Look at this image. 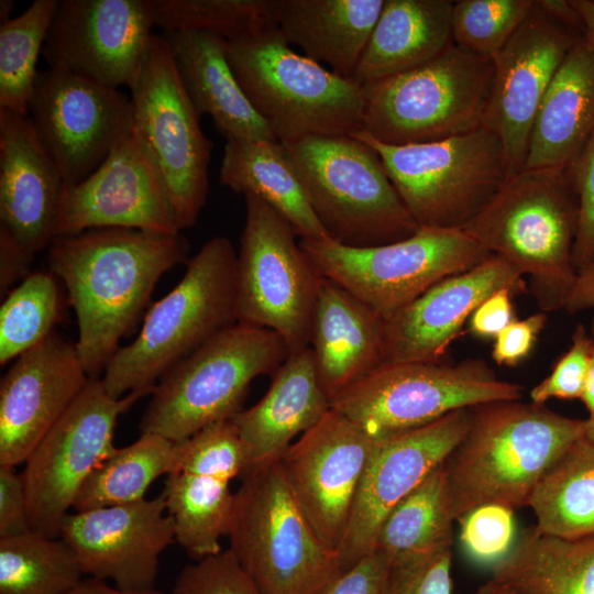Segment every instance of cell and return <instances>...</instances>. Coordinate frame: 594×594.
I'll return each mask as SVG.
<instances>
[{"label":"cell","mask_w":594,"mask_h":594,"mask_svg":"<svg viewBox=\"0 0 594 594\" xmlns=\"http://www.w3.org/2000/svg\"><path fill=\"white\" fill-rule=\"evenodd\" d=\"M188 250L180 233L124 228L92 229L53 240L47 264L76 314V348L90 378L101 377L161 276L186 262Z\"/></svg>","instance_id":"obj_1"},{"label":"cell","mask_w":594,"mask_h":594,"mask_svg":"<svg viewBox=\"0 0 594 594\" xmlns=\"http://www.w3.org/2000/svg\"><path fill=\"white\" fill-rule=\"evenodd\" d=\"M585 428L586 419L520 399L473 407L468 432L442 464L453 519L482 504L528 506L543 475Z\"/></svg>","instance_id":"obj_2"},{"label":"cell","mask_w":594,"mask_h":594,"mask_svg":"<svg viewBox=\"0 0 594 594\" xmlns=\"http://www.w3.org/2000/svg\"><path fill=\"white\" fill-rule=\"evenodd\" d=\"M579 200L566 169H524L508 177L462 230L529 276L543 312L563 309L576 277Z\"/></svg>","instance_id":"obj_3"},{"label":"cell","mask_w":594,"mask_h":594,"mask_svg":"<svg viewBox=\"0 0 594 594\" xmlns=\"http://www.w3.org/2000/svg\"><path fill=\"white\" fill-rule=\"evenodd\" d=\"M237 252L215 237L186 261L182 279L146 312L136 338L100 377L116 398L152 394L158 381L212 337L237 323Z\"/></svg>","instance_id":"obj_4"},{"label":"cell","mask_w":594,"mask_h":594,"mask_svg":"<svg viewBox=\"0 0 594 594\" xmlns=\"http://www.w3.org/2000/svg\"><path fill=\"white\" fill-rule=\"evenodd\" d=\"M227 43L240 86L280 143L363 131V86L296 53L278 26Z\"/></svg>","instance_id":"obj_5"},{"label":"cell","mask_w":594,"mask_h":594,"mask_svg":"<svg viewBox=\"0 0 594 594\" xmlns=\"http://www.w3.org/2000/svg\"><path fill=\"white\" fill-rule=\"evenodd\" d=\"M234 492L229 550L261 594H322L343 572L295 502L279 458L250 466Z\"/></svg>","instance_id":"obj_6"},{"label":"cell","mask_w":594,"mask_h":594,"mask_svg":"<svg viewBox=\"0 0 594 594\" xmlns=\"http://www.w3.org/2000/svg\"><path fill=\"white\" fill-rule=\"evenodd\" d=\"M282 144L331 240L370 248L420 229L369 144L352 135H308Z\"/></svg>","instance_id":"obj_7"},{"label":"cell","mask_w":594,"mask_h":594,"mask_svg":"<svg viewBox=\"0 0 594 594\" xmlns=\"http://www.w3.org/2000/svg\"><path fill=\"white\" fill-rule=\"evenodd\" d=\"M273 330L237 322L170 369L156 384L142 416V433L178 442L241 409L250 384L274 375L288 358Z\"/></svg>","instance_id":"obj_8"},{"label":"cell","mask_w":594,"mask_h":594,"mask_svg":"<svg viewBox=\"0 0 594 594\" xmlns=\"http://www.w3.org/2000/svg\"><path fill=\"white\" fill-rule=\"evenodd\" d=\"M492 58L453 42L438 56L363 86V131L388 145L427 143L482 127Z\"/></svg>","instance_id":"obj_9"},{"label":"cell","mask_w":594,"mask_h":594,"mask_svg":"<svg viewBox=\"0 0 594 594\" xmlns=\"http://www.w3.org/2000/svg\"><path fill=\"white\" fill-rule=\"evenodd\" d=\"M352 136L378 154L420 228L462 230L508 178L503 144L484 127L440 141L406 145L384 144L364 131Z\"/></svg>","instance_id":"obj_10"},{"label":"cell","mask_w":594,"mask_h":594,"mask_svg":"<svg viewBox=\"0 0 594 594\" xmlns=\"http://www.w3.org/2000/svg\"><path fill=\"white\" fill-rule=\"evenodd\" d=\"M522 387L497 378L482 359L383 363L330 399V408L378 440L428 425L452 411L518 400Z\"/></svg>","instance_id":"obj_11"},{"label":"cell","mask_w":594,"mask_h":594,"mask_svg":"<svg viewBox=\"0 0 594 594\" xmlns=\"http://www.w3.org/2000/svg\"><path fill=\"white\" fill-rule=\"evenodd\" d=\"M319 274L351 293L385 321L439 280L491 255L460 229L420 228L385 245L352 248L330 238H300Z\"/></svg>","instance_id":"obj_12"},{"label":"cell","mask_w":594,"mask_h":594,"mask_svg":"<svg viewBox=\"0 0 594 594\" xmlns=\"http://www.w3.org/2000/svg\"><path fill=\"white\" fill-rule=\"evenodd\" d=\"M237 253V321L278 333L289 354L310 345L321 275L296 242L293 226L253 195Z\"/></svg>","instance_id":"obj_13"},{"label":"cell","mask_w":594,"mask_h":594,"mask_svg":"<svg viewBox=\"0 0 594 594\" xmlns=\"http://www.w3.org/2000/svg\"><path fill=\"white\" fill-rule=\"evenodd\" d=\"M133 127L162 177L178 229L193 227L206 205L212 142L200 127L164 35H154L132 86Z\"/></svg>","instance_id":"obj_14"},{"label":"cell","mask_w":594,"mask_h":594,"mask_svg":"<svg viewBox=\"0 0 594 594\" xmlns=\"http://www.w3.org/2000/svg\"><path fill=\"white\" fill-rule=\"evenodd\" d=\"M144 395L112 397L100 377L86 387L26 459L21 473L31 529L59 537L64 517L97 466L114 450L119 417Z\"/></svg>","instance_id":"obj_15"},{"label":"cell","mask_w":594,"mask_h":594,"mask_svg":"<svg viewBox=\"0 0 594 594\" xmlns=\"http://www.w3.org/2000/svg\"><path fill=\"white\" fill-rule=\"evenodd\" d=\"M28 118L65 186L87 178L133 127L130 97L50 67L37 73Z\"/></svg>","instance_id":"obj_16"},{"label":"cell","mask_w":594,"mask_h":594,"mask_svg":"<svg viewBox=\"0 0 594 594\" xmlns=\"http://www.w3.org/2000/svg\"><path fill=\"white\" fill-rule=\"evenodd\" d=\"M581 36L536 0L520 26L492 58L494 75L482 127L501 140L508 177L524 170L540 105L559 66Z\"/></svg>","instance_id":"obj_17"},{"label":"cell","mask_w":594,"mask_h":594,"mask_svg":"<svg viewBox=\"0 0 594 594\" xmlns=\"http://www.w3.org/2000/svg\"><path fill=\"white\" fill-rule=\"evenodd\" d=\"M154 26L151 0H59L42 54L50 68L131 89Z\"/></svg>","instance_id":"obj_18"},{"label":"cell","mask_w":594,"mask_h":594,"mask_svg":"<svg viewBox=\"0 0 594 594\" xmlns=\"http://www.w3.org/2000/svg\"><path fill=\"white\" fill-rule=\"evenodd\" d=\"M376 439L330 410L279 457L287 486L326 547L343 539Z\"/></svg>","instance_id":"obj_19"},{"label":"cell","mask_w":594,"mask_h":594,"mask_svg":"<svg viewBox=\"0 0 594 594\" xmlns=\"http://www.w3.org/2000/svg\"><path fill=\"white\" fill-rule=\"evenodd\" d=\"M472 408L376 440L338 549L342 570L374 550L389 512L438 468L468 432Z\"/></svg>","instance_id":"obj_20"},{"label":"cell","mask_w":594,"mask_h":594,"mask_svg":"<svg viewBox=\"0 0 594 594\" xmlns=\"http://www.w3.org/2000/svg\"><path fill=\"white\" fill-rule=\"evenodd\" d=\"M103 228L180 233L158 169L134 127L96 170L64 188L56 238Z\"/></svg>","instance_id":"obj_21"},{"label":"cell","mask_w":594,"mask_h":594,"mask_svg":"<svg viewBox=\"0 0 594 594\" xmlns=\"http://www.w3.org/2000/svg\"><path fill=\"white\" fill-rule=\"evenodd\" d=\"M59 537L75 552L84 574L111 580L127 591L155 587L160 557L176 541L174 521L162 494L68 513Z\"/></svg>","instance_id":"obj_22"},{"label":"cell","mask_w":594,"mask_h":594,"mask_svg":"<svg viewBox=\"0 0 594 594\" xmlns=\"http://www.w3.org/2000/svg\"><path fill=\"white\" fill-rule=\"evenodd\" d=\"M76 343L53 332L0 382V465L24 463L88 384Z\"/></svg>","instance_id":"obj_23"},{"label":"cell","mask_w":594,"mask_h":594,"mask_svg":"<svg viewBox=\"0 0 594 594\" xmlns=\"http://www.w3.org/2000/svg\"><path fill=\"white\" fill-rule=\"evenodd\" d=\"M501 288L526 292L524 275L497 255L448 276L385 321L384 363L441 362L475 308Z\"/></svg>","instance_id":"obj_24"},{"label":"cell","mask_w":594,"mask_h":594,"mask_svg":"<svg viewBox=\"0 0 594 594\" xmlns=\"http://www.w3.org/2000/svg\"><path fill=\"white\" fill-rule=\"evenodd\" d=\"M64 188L28 116L0 109V226L34 256L56 238Z\"/></svg>","instance_id":"obj_25"},{"label":"cell","mask_w":594,"mask_h":594,"mask_svg":"<svg viewBox=\"0 0 594 594\" xmlns=\"http://www.w3.org/2000/svg\"><path fill=\"white\" fill-rule=\"evenodd\" d=\"M384 328L377 312L321 276L309 348L330 399L384 363Z\"/></svg>","instance_id":"obj_26"},{"label":"cell","mask_w":594,"mask_h":594,"mask_svg":"<svg viewBox=\"0 0 594 594\" xmlns=\"http://www.w3.org/2000/svg\"><path fill=\"white\" fill-rule=\"evenodd\" d=\"M329 410L330 398L310 348L289 354L264 396L231 418L244 444L249 468L278 459L297 435L314 427Z\"/></svg>","instance_id":"obj_27"},{"label":"cell","mask_w":594,"mask_h":594,"mask_svg":"<svg viewBox=\"0 0 594 594\" xmlns=\"http://www.w3.org/2000/svg\"><path fill=\"white\" fill-rule=\"evenodd\" d=\"M177 70L198 113L237 140L278 141L240 86L224 38L197 31L164 33Z\"/></svg>","instance_id":"obj_28"},{"label":"cell","mask_w":594,"mask_h":594,"mask_svg":"<svg viewBox=\"0 0 594 594\" xmlns=\"http://www.w3.org/2000/svg\"><path fill=\"white\" fill-rule=\"evenodd\" d=\"M594 134V46L581 36L537 113L524 169H566Z\"/></svg>","instance_id":"obj_29"},{"label":"cell","mask_w":594,"mask_h":594,"mask_svg":"<svg viewBox=\"0 0 594 594\" xmlns=\"http://www.w3.org/2000/svg\"><path fill=\"white\" fill-rule=\"evenodd\" d=\"M384 0H282L278 30L289 45L353 79Z\"/></svg>","instance_id":"obj_30"},{"label":"cell","mask_w":594,"mask_h":594,"mask_svg":"<svg viewBox=\"0 0 594 594\" xmlns=\"http://www.w3.org/2000/svg\"><path fill=\"white\" fill-rule=\"evenodd\" d=\"M451 0H384L353 80L364 86L422 65L452 43Z\"/></svg>","instance_id":"obj_31"},{"label":"cell","mask_w":594,"mask_h":594,"mask_svg":"<svg viewBox=\"0 0 594 594\" xmlns=\"http://www.w3.org/2000/svg\"><path fill=\"white\" fill-rule=\"evenodd\" d=\"M219 182L235 193L253 195L266 202L300 238L327 237L298 170L279 141L226 140Z\"/></svg>","instance_id":"obj_32"},{"label":"cell","mask_w":594,"mask_h":594,"mask_svg":"<svg viewBox=\"0 0 594 594\" xmlns=\"http://www.w3.org/2000/svg\"><path fill=\"white\" fill-rule=\"evenodd\" d=\"M492 579L515 594H594V537L565 539L524 529L492 565Z\"/></svg>","instance_id":"obj_33"},{"label":"cell","mask_w":594,"mask_h":594,"mask_svg":"<svg viewBox=\"0 0 594 594\" xmlns=\"http://www.w3.org/2000/svg\"><path fill=\"white\" fill-rule=\"evenodd\" d=\"M528 507L541 532L594 537V443L585 436L574 442L543 475Z\"/></svg>","instance_id":"obj_34"},{"label":"cell","mask_w":594,"mask_h":594,"mask_svg":"<svg viewBox=\"0 0 594 594\" xmlns=\"http://www.w3.org/2000/svg\"><path fill=\"white\" fill-rule=\"evenodd\" d=\"M161 494L174 521L175 540L191 559L222 551L220 540L228 535L234 503L229 482L172 473Z\"/></svg>","instance_id":"obj_35"},{"label":"cell","mask_w":594,"mask_h":594,"mask_svg":"<svg viewBox=\"0 0 594 594\" xmlns=\"http://www.w3.org/2000/svg\"><path fill=\"white\" fill-rule=\"evenodd\" d=\"M442 464L400 501L381 525L374 549L392 562L451 549L455 520L448 504Z\"/></svg>","instance_id":"obj_36"},{"label":"cell","mask_w":594,"mask_h":594,"mask_svg":"<svg viewBox=\"0 0 594 594\" xmlns=\"http://www.w3.org/2000/svg\"><path fill=\"white\" fill-rule=\"evenodd\" d=\"M174 442L154 433H141L133 443L114 448L81 487L73 509L89 510L134 503L145 498L151 484L172 474Z\"/></svg>","instance_id":"obj_37"},{"label":"cell","mask_w":594,"mask_h":594,"mask_svg":"<svg viewBox=\"0 0 594 594\" xmlns=\"http://www.w3.org/2000/svg\"><path fill=\"white\" fill-rule=\"evenodd\" d=\"M82 574L61 537L31 531L0 538V594H67Z\"/></svg>","instance_id":"obj_38"},{"label":"cell","mask_w":594,"mask_h":594,"mask_svg":"<svg viewBox=\"0 0 594 594\" xmlns=\"http://www.w3.org/2000/svg\"><path fill=\"white\" fill-rule=\"evenodd\" d=\"M59 0H35L0 23V109L28 116L29 100Z\"/></svg>","instance_id":"obj_39"},{"label":"cell","mask_w":594,"mask_h":594,"mask_svg":"<svg viewBox=\"0 0 594 594\" xmlns=\"http://www.w3.org/2000/svg\"><path fill=\"white\" fill-rule=\"evenodd\" d=\"M57 277L30 273L0 306V365L4 366L48 338L62 314Z\"/></svg>","instance_id":"obj_40"},{"label":"cell","mask_w":594,"mask_h":594,"mask_svg":"<svg viewBox=\"0 0 594 594\" xmlns=\"http://www.w3.org/2000/svg\"><path fill=\"white\" fill-rule=\"evenodd\" d=\"M164 33L197 31L226 41L277 26L282 0H151Z\"/></svg>","instance_id":"obj_41"},{"label":"cell","mask_w":594,"mask_h":594,"mask_svg":"<svg viewBox=\"0 0 594 594\" xmlns=\"http://www.w3.org/2000/svg\"><path fill=\"white\" fill-rule=\"evenodd\" d=\"M535 0H459L451 19L452 42L493 58L529 14Z\"/></svg>","instance_id":"obj_42"},{"label":"cell","mask_w":594,"mask_h":594,"mask_svg":"<svg viewBox=\"0 0 594 594\" xmlns=\"http://www.w3.org/2000/svg\"><path fill=\"white\" fill-rule=\"evenodd\" d=\"M249 468L244 444L231 418L211 424L174 442L173 473L213 477L230 483Z\"/></svg>","instance_id":"obj_43"},{"label":"cell","mask_w":594,"mask_h":594,"mask_svg":"<svg viewBox=\"0 0 594 594\" xmlns=\"http://www.w3.org/2000/svg\"><path fill=\"white\" fill-rule=\"evenodd\" d=\"M460 540L472 560L492 565L503 559L515 543L514 509L488 503L479 505L457 520Z\"/></svg>","instance_id":"obj_44"},{"label":"cell","mask_w":594,"mask_h":594,"mask_svg":"<svg viewBox=\"0 0 594 594\" xmlns=\"http://www.w3.org/2000/svg\"><path fill=\"white\" fill-rule=\"evenodd\" d=\"M173 594H261L227 549L187 564L178 573Z\"/></svg>","instance_id":"obj_45"},{"label":"cell","mask_w":594,"mask_h":594,"mask_svg":"<svg viewBox=\"0 0 594 594\" xmlns=\"http://www.w3.org/2000/svg\"><path fill=\"white\" fill-rule=\"evenodd\" d=\"M592 351V337L583 324H578L569 350L556 362L551 373L535 385L530 400L544 405L551 398L576 399L584 393Z\"/></svg>","instance_id":"obj_46"},{"label":"cell","mask_w":594,"mask_h":594,"mask_svg":"<svg viewBox=\"0 0 594 594\" xmlns=\"http://www.w3.org/2000/svg\"><path fill=\"white\" fill-rule=\"evenodd\" d=\"M451 549L392 562L383 594H452Z\"/></svg>","instance_id":"obj_47"},{"label":"cell","mask_w":594,"mask_h":594,"mask_svg":"<svg viewBox=\"0 0 594 594\" xmlns=\"http://www.w3.org/2000/svg\"><path fill=\"white\" fill-rule=\"evenodd\" d=\"M566 172L579 200V227L572 255L578 273L594 261V134Z\"/></svg>","instance_id":"obj_48"},{"label":"cell","mask_w":594,"mask_h":594,"mask_svg":"<svg viewBox=\"0 0 594 594\" xmlns=\"http://www.w3.org/2000/svg\"><path fill=\"white\" fill-rule=\"evenodd\" d=\"M391 559L374 549L340 573L322 594H383Z\"/></svg>","instance_id":"obj_49"},{"label":"cell","mask_w":594,"mask_h":594,"mask_svg":"<svg viewBox=\"0 0 594 594\" xmlns=\"http://www.w3.org/2000/svg\"><path fill=\"white\" fill-rule=\"evenodd\" d=\"M547 322L543 311L514 320L496 337L492 359L497 365L516 366L531 352Z\"/></svg>","instance_id":"obj_50"},{"label":"cell","mask_w":594,"mask_h":594,"mask_svg":"<svg viewBox=\"0 0 594 594\" xmlns=\"http://www.w3.org/2000/svg\"><path fill=\"white\" fill-rule=\"evenodd\" d=\"M28 499L21 473L0 465V538L31 532Z\"/></svg>","instance_id":"obj_51"},{"label":"cell","mask_w":594,"mask_h":594,"mask_svg":"<svg viewBox=\"0 0 594 594\" xmlns=\"http://www.w3.org/2000/svg\"><path fill=\"white\" fill-rule=\"evenodd\" d=\"M508 288H501L485 298L469 319L470 331L480 338H493L510 324L514 318L512 297Z\"/></svg>","instance_id":"obj_52"},{"label":"cell","mask_w":594,"mask_h":594,"mask_svg":"<svg viewBox=\"0 0 594 594\" xmlns=\"http://www.w3.org/2000/svg\"><path fill=\"white\" fill-rule=\"evenodd\" d=\"M34 255L0 226V294L4 297L29 274Z\"/></svg>","instance_id":"obj_53"},{"label":"cell","mask_w":594,"mask_h":594,"mask_svg":"<svg viewBox=\"0 0 594 594\" xmlns=\"http://www.w3.org/2000/svg\"><path fill=\"white\" fill-rule=\"evenodd\" d=\"M594 308V261L576 273L563 309L570 314Z\"/></svg>","instance_id":"obj_54"},{"label":"cell","mask_w":594,"mask_h":594,"mask_svg":"<svg viewBox=\"0 0 594 594\" xmlns=\"http://www.w3.org/2000/svg\"><path fill=\"white\" fill-rule=\"evenodd\" d=\"M67 594H164L156 587L140 591H127L110 586L107 581L89 576L81 579L79 583Z\"/></svg>","instance_id":"obj_55"},{"label":"cell","mask_w":594,"mask_h":594,"mask_svg":"<svg viewBox=\"0 0 594 594\" xmlns=\"http://www.w3.org/2000/svg\"><path fill=\"white\" fill-rule=\"evenodd\" d=\"M581 16L583 36L594 46V0H571Z\"/></svg>","instance_id":"obj_56"},{"label":"cell","mask_w":594,"mask_h":594,"mask_svg":"<svg viewBox=\"0 0 594 594\" xmlns=\"http://www.w3.org/2000/svg\"><path fill=\"white\" fill-rule=\"evenodd\" d=\"M592 351L588 365L587 380L582 395V402L584 403L588 418L586 420L594 422V320L592 324Z\"/></svg>","instance_id":"obj_57"},{"label":"cell","mask_w":594,"mask_h":594,"mask_svg":"<svg viewBox=\"0 0 594 594\" xmlns=\"http://www.w3.org/2000/svg\"><path fill=\"white\" fill-rule=\"evenodd\" d=\"M474 594H515L507 587L503 586L502 584L497 583L493 579L490 581L483 583L477 587V590L474 592Z\"/></svg>","instance_id":"obj_58"},{"label":"cell","mask_w":594,"mask_h":594,"mask_svg":"<svg viewBox=\"0 0 594 594\" xmlns=\"http://www.w3.org/2000/svg\"><path fill=\"white\" fill-rule=\"evenodd\" d=\"M14 7V2L12 0H1L0 1V21L6 22L10 20V13L12 12V9Z\"/></svg>","instance_id":"obj_59"},{"label":"cell","mask_w":594,"mask_h":594,"mask_svg":"<svg viewBox=\"0 0 594 594\" xmlns=\"http://www.w3.org/2000/svg\"><path fill=\"white\" fill-rule=\"evenodd\" d=\"M585 438L594 443V422L586 420Z\"/></svg>","instance_id":"obj_60"}]
</instances>
